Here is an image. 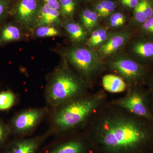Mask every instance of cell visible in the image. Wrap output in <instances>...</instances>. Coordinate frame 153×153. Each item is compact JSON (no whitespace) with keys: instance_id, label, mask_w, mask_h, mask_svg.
<instances>
[{"instance_id":"26","label":"cell","mask_w":153,"mask_h":153,"mask_svg":"<svg viewBox=\"0 0 153 153\" xmlns=\"http://www.w3.org/2000/svg\"><path fill=\"white\" fill-rule=\"evenodd\" d=\"M142 29L144 33L150 36H153V16L148 19L142 24Z\"/></svg>"},{"instance_id":"5","label":"cell","mask_w":153,"mask_h":153,"mask_svg":"<svg viewBox=\"0 0 153 153\" xmlns=\"http://www.w3.org/2000/svg\"><path fill=\"white\" fill-rule=\"evenodd\" d=\"M110 68L123 79L128 82H135L140 79L143 73L142 67L138 63L129 58L119 57L111 60Z\"/></svg>"},{"instance_id":"14","label":"cell","mask_w":153,"mask_h":153,"mask_svg":"<svg viewBox=\"0 0 153 153\" xmlns=\"http://www.w3.org/2000/svg\"><path fill=\"white\" fill-rule=\"evenodd\" d=\"M132 51L135 55L143 59H153V42L137 41L133 45Z\"/></svg>"},{"instance_id":"10","label":"cell","mask_w":153,"mask_h":153,"mask_svg":"<svg viewBox=\"0 0 153 153\" xmlns=\"http://www.w3.org/2000/svg\"><path fill=\"white\" fill-rule=\"evenodd\" d=\"M129 37V33L122 32L114 34L108 38L98 49V55L100 57L111 55L123 47Z\"/></svg>"},{"instance_id":"11","label":"cell","mask_w":153,"mask_h":153,"mask_svg":"<svg viewBox=\"0 0 153 153\" xmlns=\"http://www.w3.org/2000/svg\"><path fill=\"white\" fill-rule=\"evenodd\" d=\"M23 38V33L19 26L13 22L3 25L0 29V47L20 41Z\"/></svg>"},{"instance_id":"21","label":"cell","mask_w":153,"mask_h":153,"mask_svg":"<svg viewBox=\"0 0 153 153\" xmlns=\"http://www.w3.org/2000/svg\"><path fill=\"white\" fill-rule=\"evenodd\" d=\"M115 5L112 1L103 0L97 4V8L100 13V17L105 18L111 16L114 11Z\"/></svg>"},{"instance_id":"13","label":"cell","mask_w":153,"mask_h":153,"mask_svg":"<svg viewBox=\"0 0 153 153\" xmlns=\"http://www.w3.org/2000/svg\"><path fill=\"white\" fill-rule=\"evenodd\" d=\"M65 28L69 37L73 42L80 43L86 39V31L79 24L75 22H67L65 25Z\"/></svg>"},{"instance_id":"3","label":"cell","mask_w":153,"mask_h":153,"mask_svg":"<svg viewBox=\"0 0 153 153\" xmlns=\"http://www.w3.org/2000/svg\"><path fill=\"white\" fill-rule=\"evenodd\" d=\"M83 88V83L77 76L67 68H60L51 78L47 98L52 105H59L76 97Z\"/></svg>"},{"instance_id":"23","label":"cell","mask_w":153,"mask_h":153,"mask_svg":"<svg viewBox=\"0 0 153 153\" xmlns=\"http://www.w3.org/2000/svg\"><path fill=\"white\" fill-rule=\"evenodd\" d=\"M12 0H0V25L12 13Z\"/></svg>"},{"instance_id":"19","label":"cell","mask_w":153,"mask_h":153,"mask_svg":"<svg viewBox=\"0 0 153 153\" xmlns=\"http://www.w3.org/2000/svg\"><path fill=\"white\" fill-rule=\"evenodd\" d=\"M60 13L63 17L71 19L75 10L76 2L75 0H59Z\"/></svg>"},{"instance_id":"9","label":"cell","mask_w":153,"mask_h":153,"mask_svg":"<svg viewBox=\"0 0 153 153\" xmlns=\"http://www.w3.org/2000/svg\"><path fill=\"white\" fill-rule=\"evenodd\" d=\"M60 15V11L43 3L38 11L34 24L36 27L43 26H60L62 25Z\"/></svg>"},{"instance_id":"4","label":"cell","mask_w":153,"mask_h":153,"mask_svg":"<svg viewBox=\"0 0 153 153\" xmlns=\"http://www.w3.org/2000/svg\"><path fill=\"white\" fill-rule=\"evenodd\" d=\"M68 61L85 77H89L101 68L98 53L84 47H74L66 53Z\"/></svg>"},{"instance_id":"17","label":"cell","mask_w":153,"mask_h":153,"mask_svg":"<svg viewBox=\"0 0 153 153\" xmlns=\"http://www.w3.org/2000/svg\"><path fill=\"white\" fill-rule=\"evenodd\" d=\"M107 30L104 28H100L94 30L87 41V45L90 48L101 46L108 39Z\"/></svg>"},{"instance_id":"2","label":"cell","mask_w":153,"mask_h":153,"mask_svg":"<svg viewBox=\"0 0 153 153\" xmlns=\"http://www.w3.org/2000/svg\"><path fill=\"white\" fill-rule=\"evenodd\" d=\"M104 95L98 94L69 103L55 114L54 123L61 129L68 130L79 125L100 105Z\"/></svg>"},{"instance_id":"15","label":"cell","mask_w":153,"mask_h":153,"mask_svg":"<svg viewBox=\"0 0 153 153\" xmlns=\"http://www.w3.org/2000/svg\"><path fill=\"white\" fill-rule=\"evenodd\" d=\"M39 144L37 139L22 141L15 144L8 153H36Z\"/></svg>"},{"instance_id":"12","label":"cell","mask_w":153,"mask_h":153,"mask_svg":"<svg viewBox=\"0 0 153 153\" xmlns=\"http://www.w3.org/2000/svg\"><path fill=\"white\" fill-rule=\"evenodd\" d=\"M102 85L105 89L111 93H120L126 88L124 79L120 76L114 74H107L102 78Z\"/></svg>"},{"instance_id":"28","label":"cell","mask_w":153,"mask_h":153,"mask_svg":"<svg viewBox=\"0 0 153 153\" xmlns=\"http://www.w3.org/2000/svg\"><path fill=\"white\" fill-rule=\"evenodd\" d=\"M42 1L43 3L46 4L52 8L60 11V6L59 0H42Z\"/></svg>"},{"instance_id":"7","label":"cell","mask_w":153,"mask_h":153,"mask_svg":"<svg viewBox=\"0 0 153 153\" xmlns=\"http://www.w3.org/2000/svg\"><path fill=\"white\" fill-rule=\"evenodd\" d=\"M114 103L136 115L146 118H150L144 98L137 91H130L126 96L115 100Z\"/></svg>"},{"instance_id":"20","label":"cell","mask_w":153,"mask_h":153,"mask_svg":"<svg viewBox=\"0 0 153 153\" xmlns=\"http://www.w3.org/2000/svg\"><path fill=\"white\" fill-rule=\"evenodd\" d=\"M35 36L38 38H47L58 36L60 31L55 26H43L36 27Z\"/></svg>"},{"instance_id":"30","label":"cell","mask_w":153,"mask_h":153,"mask_svg":"<svg viewBox=\"0 0 153 153\" xmlns=\"http://www.w3.org/2000/svg\"><path fill=\"white\" fill-rule=\"evenodd\" d=\"M139 1L140 0H121V3L123 5L130 8H134Z\"/></svg>"},{"instance_id":"8","label":"cell","mask_w":153,"mask_h":153,"mask_svg":"<svg viewBox=\"0 0 153 153\" xmlns=\"http://www.w3.org/2000/svg\"><path fill=\"white\" fill-rule=\"evenodd\" d=\"M44 114V110L40 109L30 110L20 114L13 121L14 129L19 133L30 130L39 122Z\"/></svg>"},{"instance_id":"6","label":"cell","mask_w":153,"mask_h":153,"mask_svg":"<svg viewBox=\"0 0 153 153\" xmlns=\"http://www.w3.org/2000/svg\"><path fill=\"white\" fill-rule=\"evenodd\" d=\"M41 5L40 0H18L11 13L17 22L29 27L35 23Z\"/></svg>"},{"instance_id":"22","label":"cell","mask_w":153,"mask_h":153,"mask_svg":"<svg viewBox=\"0 0 153 153\" xmlns=\"http://www.w3.org/2000/svg\"><path fill=\"white\" fill-rule=\"evenodd\" d=\"M15 97L10 91H4L0 94V110L9 109L13 105Z\"/></svg>"},{"instance_id":"27","label":"cell","mask_w":153,"mask_h":153,"mask_svg":"<svg viewBox=\"0 0 153 153\" xmlns=\"http://www.w3.org/2000/svg\"><path fill=\"white\" fill-rule=\"evenodd\" d=\"M143 9L148 19L153 16V5L150 0H142Z\"/></svg>"},{"instance_id":"29","label":"cell","mask_w":153,"mask_h":153,"mask_svg":"<svg viewBox=\"0 0 153 153\" xmlns=\"http://www.w3.org/2000/svg\"><path fill=\"white\" fill-rule=\"evenodd\" d=\"M8 134V129L6 126L0 121V144L5 140Z\"/></svg>"},{"instance_id":"24","label":"cell","mask_w":153,"mask_h":153,"mask_svg":"<svg viewBox=\"0 0 153 153\" xmlns=\"http://www.w3.org/2000/svg\"><path fill=\"white\" fill-rule=\"evenodd\" d=\"M126 17L123 14L118 12L111 14L109 19V25L112 27L117 28L124 25Z\"/></svg>"},{"instance_id":"1","label":"cell","mask_w":153,"mask_h":153,"mask_svg":"<svg viewBox=\"0 0 153 153\" xmlns=\"http://www.w3.org/2000/svg\"><path fill=\"white\" fill-rule=\"evenodd\" d=\"M96 130L102 146L108 151L114 152L134 149L142 144L147 137L146 131L137 122L121 114L103 118Z\"/></svg>"},{"instance_id":"16","label":"cell","mask_w":153,"mask_h":153,"mask_svg":"<svg viewBox=\"0 0 153 153\" xmlns=\"http://www.w3.org/2000/svg\"><path fill=\"white\" fill-rule=\"evenodd\" d=\"M98 16L95 12L86 9L82 11L80 15V20L82 27L88 30H91L97 25Z\"/></svg>"},{"instance_id":"25","label":"cell","mask_w":153,"mask_h":153,"mask_svg":"<svg viewBox=\"0 0 153 153\" xmlns=\"http://www.w3.org/2000/svg\"><path fill=\"white\" fill-rule=\"evenodd\" d=\"M134 9V17L135 20L139 24H143L147 20L148 18L146 16L143 9L142 0L140 1Z\"/></svg>"},{"instance_id":"18","label":"cell","mask_w":153,"mask_h":153,"mask_svg":"<svg viewBox=\"0 0 153 153\" xmlns=\"http://www.w3.org/2000/svg\"><path fill=\"white\" fill-rule=\"evenodd\" d=\"M82 149L81 143L73 141L61 145L50 153H81Z\"/></svg>"}]
</instances>
